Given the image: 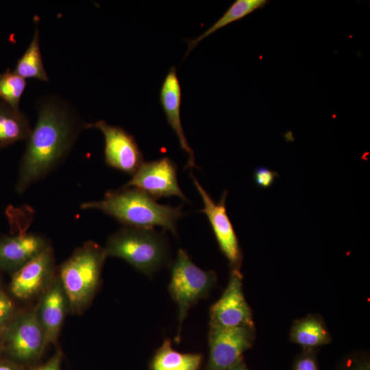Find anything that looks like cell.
<instances>
[{"instance_id": "obj_1", "label": "cell", "mask_w": 370, "mask_h": 370, "mask_svg": "<svg viewBox=\"0 0 370 370\" xmlns=\"http://www.w3.org/2000/svg\"><path fill=\"white\" fill-rule=\"evenodd\" d=\"M78 134L69 109L55 101L39 108L37 122L27 140L16 184L18 193L47 175L62 162Z\"/></svg>"}, {"instance_id": "obj_2", "label": "cell", "mask_w": 370, "mask_h": 370, "mask_svg": "<svg viewBox=\"0 0 370 370\" xmlns=\"http://www.w3.org/2000/svg\"><path fill=\"white\" fill-rule=\"evenodd\" d=\"M80 208L101 210L124 226L140 228L160 226L174 235H177V223L184 215L181 206L159 204L142 190L124 187L108 192L101 200L84 202Z\"/></svg>"}, {"instance_id": "obj_3", "label": "cell", "mask_w": 370, "mask_h": 370, "mask_svg": "<svg viewBox=\"0 0 370 370\" xmlns=\"http://www.w3.org/2000/svg\"><path fill=\"white\" fill-rule=\"evenodd\" d=\"M107 257L104 247L88 241L61 265L59 278L73 313L83 311L93 298Z\"/></svg>"}, {"instance_id": "obj_4", "label": "cell", "mask_w": 370, "mask_h": 370, "mask_svg": "<svg viewBox=\"0 0 370 370\" xmlns=\"http://www.w3.org/2000/svg\"><path fill=\"white\" fill-rule=\"evenodd\" d=\"M104 249L108 257L121 258L149 276L169 259L166 240L153 228L124 226L109 236Z\"/></svg>"}, {"instance_id": "obj_5", "label": "cell", "mask_w": 370, "mask_h": 370, "mask_svg": "<svg viewBox=\"0 0 370 370\" xmlns=\"http://www.w3.org/2000/svg\"><path fill=\"white\" fill-rule=\"evenodd\" d=\"M217 283L213 271L196 266L182 249L177 251L171 267L169 292L178 306L179 328L175 340L179 342L182 324L189 309L200 299L206 298Z\"/></svg>"}, {"instance_id": "obj_6", "label": "cell", "mask_w": 370, "mask_h": 370, "mask_svg": "<svg viewBox=\"0 0 370 370\" xmlns=\"http://www.w3.org/2000/svg\"><path fill=\"white\" fill-rule=\"evenodd\" d=\"M255 338V326H210L209 356L204 370L230 369L243 359V354L252 347Z\"/></svg>"}, {"instance_id": "obj_7", "label": "cell", "mask_w": 370, "mask_h": 370, "mask_svg": "<svg viewBox=\"0 0 370 370\" xmlns=\"http://www.w3.org/2000/svg\"><path fill=\"white\" fill-rule=\"evenodd\" d=\"M191 177L203 201L204 208L201 212L208 217L220 250L227 259L231 269L240 270L243 252L237 235L227 214L225 206L227 191L225 190L221 199L215 202L193 174Z\"/></svg>"}, {"instance_id": "obj_8", "label": "cell", "mask_w": 370, "mask_h": 370, "mask_svg": "<svg viewBox=\"0 0 370 370\" xmlns=\"http://www.w3.org/2000/svg\"><path fill=\"white\" fill-rule=\"evenodd\" d=\"M243 279L240 270L231 269L227 287L210 308V326H255L251 308L244 295Z\"/></svg>"}, {"instance_id": "obj_9", "label": "cell", "mask_w": 370, "mask_h": 370, "mask_svg": "<svg viewBox=\"0 0 370 370\" xmlns=\"http://www.w3.org/2000/svg\"><path fill=\"white\" fill-rule=\"evenodd\" d=\"M177 170L176 164L168 157L143 162L123 187L137 188L156 200L177 196L186 201L177 182Z\"/></svg>"}, {"instance_id": "obj_10", "label": "cell", "mask_w": 370, "mask_h": 370, "mask_svg": "<svg viewBox=\"0 0 370 370\" xmlns=\"http://www.w3.org/2000/svg\"><path fill=\"white\" fill-rule=\"evenodd\" d=\"M86 128L100 130L105 140L106 163L132 175L144 162L143 156L134 136L120 127L103 120L88 123Z\"/></svg>"}, {"instance_id": "obj_11", "label": "cell", "mask_w": 370, "mask_h": 370, "mask_svg": "<svg viewBox=\"0 0 370 370\" xmlns=\"http://www.w3.org/2000/svg\"><path fill=\"white\" fill-rule=\"evenodd\" d=\"M3 341L8 351L18 359L29 360L38 356L47 345L37 307L7 324Z\"/></svg>"}, {"instance_id": "obj_12", "label": "cell", "mask_w": 370, "mask_h": 370, "mask_svg": "<svg viewBox=\"0 0 370 370\" xmlns=\"http://www.w3.org/2000/svg\"><path fill=\"white\" fill-rule=\"evenodd\" d=\"M54 258L50 246L16 271L10 291L17 298L27 299L40 293L50 283Z\"/></svg>"}, {"instance_id": "obj_13", "label": "cell", "mask_w": 370, "mask_h": 370, "mask_svg": "<svg viewBox=\"0 0 370 370\" xmlns=\"http://www.w3.org/2000/svg\"><path fill=\"white\" fill-rule=\"evenodd\" d=\"M67 298L59 278L47 287L39 304L37 313L45 332L46 345L56 343L64 321Z\"/></svg>"}, {"instance_id": "obj_14", "label": "cell", "mask_w": 370, "mask_h": 370, "mask_svg": "<svg viewBox=\"0 0 370 370\" xmlns=\"http://www.w3.org/2000/svg\"><path fill=\"white\" fill-rule=\"evenodd\" d=\"M182 90L177 70L172 66L165 76L160 91V101L169 125L175 133L181 148L188 155V166H195L193 150L183 131L180 118Z\"/></svg>"}, {"instance_id": "obj_15", "label": "cell", "mask_w": 370, "mask_h": 370, "mask_svg": "<svg viewBox=\"0 0 370 370\" xmlns=\"http://www.w3.org/2000/svg\"><path fill=\"white\" fill-rule=\"evenodd\" d=\"M49 245L40 235L20 234L0 239V268L14 273Z\"/></svg>"}, {"instance_id": "obj_16", "label": "cell", "mask_w": 370, "mask_h": 370, "mask_svg": "<svg viewBox=\"0 0 370 370\" xmlns=\"http://www.w3.org/2000/svg\"><path fill=\"white\" fill-rule=\"evenodd\" d=\"M289 339L302 349H319L332 341L323 317L317 313L295 319L291 327Z\"/></svg>"}, {"instance_id": "obj_17", "label": "cell", "mask_w": 370, "mask_h": 370, "mask_svg": "<svg viewBox=\"0 0 370 370\" xmlns=\"http://www.w3.org/2000/svg\"><path fill=\"white\" fill-rule=\"evenodd\" d=\"M202 359L200 354L175 351L171 341L165 339L153 356L149 368L151 370H199Z\"/></svg>"}, {"instance_id": "obj_18", "label": "cell", "mask_w": 370, "mask_h": 370, "mask_svg": "<svg viewBox=\"0 0 370 370\" xmlns=\"http://www.w3.org/2000/svg\"><path fill=\"white\" fill-rule=\"evenodd\" d=\"M32 131L29 122L20 109H14L0 101V148L23 140Z\"/></svg>"}, {"instance_id": "obj_19", "label": "cell", "mask_w": 370, "mask_h": 370, "mask_svg": "<svg viewBox=\"0 0 370 370\" xmlns=\"http://www.w3.org/2000/svg\"><path fill=\"white\" fill-rule=\"evenodd\" d=\"M268 3L269 1L267 0H236L223 15L212 26L196 38L188 41V49L185 57H186L190 51L197 47L201 40L209 36L210 34L232 22L244 18L256 10L264 8Z\"/></svg>"}, {"instance_id": "obj_20", "label": "cell", "mask_w": 370, "mask_h": 370, "mask_svg": "<svg viewBox=\"0 0 370 370\" xmlns=\"http://www.w3.org/2000/svg\"><path fill=\"white\" fill-rule=\"evenodd\" d=\"M14 71L25 79L36 78L44 82L49 80L40 50L38 23L33 38L25 53L18 60Z\"/></svg>"}, {"instance_id": "obj_21", "label": "cell", "mask_w": 370, "mask_h": 370, "mask_svg": "<svg viewBox=\"0 0 370 370\" xmlns=\"http://www.w3.org/2000/svg\"><path fill=\"white\" fill-rule=\"evenodd\" d=\"M27 84L26 79L10 69L0 74V98L14 109H19V103Z\"/></svg>"}, {"instance_id": "obj_22", "label": "cell", "mask_w": 370, "mask_h": 370, "mask_svg": "<svg viewBox=\"0 0 370 370\" xmlns=\"http://www.w3.org/2000/svg\"><path fill=\"white\" fill-rule=\"evenodd\" d=\"M334 370H370V356L367 352L355 351L344 356Z\"/></svg>"}, {"instance_id": "obj_23", "label": "cell", "mask_w": 370, "mask_h": 370, "mask_svg": "<svg viewBox=\"0 0 370 370\" xmlns=\"http://www.w3.org/2000/svg\"><path fill=\"white\" fill-rule=\"evenodd\" d=\"M318 352L319 349H302L295 358L291 370H321Z\"/></svg>"}, {"instance_id": "obj_24", "label": "cell", "mask_w": 370, "mask_h": 370, "mask_svg": "<svg viewBox=\"0 0 370 370\" xmlns=\"http://www.w3.org/2000/svg\"><path fill=\"white\" fill-rule=\"evenodd\" d=\"M278 177V172L264 166H259L256 168L253 173V178L256 184L264 188L271 186L275 178Z\"/></svg>"}, {"instance_id": "obj_25", "label": "cell", "mask_w": 370, "mask_h": 370, "mask_svg": "<svg viewBox=\"0 0 370 370\" xmlns=\"http://www.w3.org/2000/svg\"><path fill=\"white\" fill-rule=\"evenodd\" d=\"M14 309V306L12 300L0 291V326L7 325L12 316Z\"/></svg>"}, {"instance_id": "obj_26", "label": "cell", "mask_w": 370, "mask_h": 370, "mask_svg": "<svg viewBox=\"0 0 370 370\" xmlns=\"http://www.w3.org/2000/svg\"><path fill=\"white\" fill-rule=\"evenodd\" d=\"M61 354L58 352L47 363L40 366L35 370H60Z\"/></svg>"}, {"instance_id": "obj_27", "label": "cell", "mask_w": 370, "mask_h": 370, "mask_svg": "<svg viewBox=\"0 0 370 370\" xmlns=\"http://www.w3.org/2000/svg\"><path fill=\"white\" fill-rule=\"evenodd\" d=\"M228 370H250L246 365L244 359L238 362Z\"/></svg>"}, {"instance_id": "obj_28", "label": "cell", "mask_w": 370, "mask_h": 370, "mask_svg": "<svg viewBox=\"0 0 370 370\" xmlns=\"http://www.w3.org/2000/svg\"><path fill=\"white\" fill-rule=\"evenodd\" d=\"M0 370H14V369L9 365L0 364Z\"/></svg>"}, {"instance_id": "obj_29", "label": "cell", "mask_w": 370, "mask_h": 370, "mask_svg": "<svg viewBox=\"0 0 370 370\" xmlns=\"http://www.w3.org/2000/svg\"><path fill=\"white\" fill-rule=\"evenodd\" d=\"M5 328V327L0 326V345L3 341V336Z\"/></svg>"}]
</instances>
